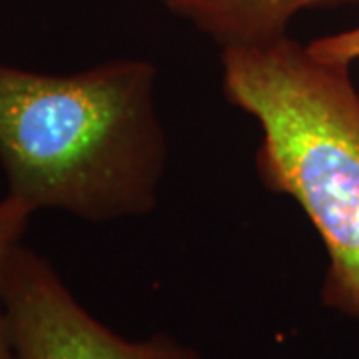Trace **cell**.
<instances>
[{"mask_svg":"<svg viewBox=\"0 0 359 359\" xmlns=\"http://www.w3.org/2000/svg\"><path fill=\"white\" fill-rule=\"evenodd\" d=\"M158 70L122 58L72 74L0 62V168L34 214L86 222L150 214L168 166Z\"/></svg>","mask_w":359,"mask_h":359,"instance_id":"6da1fadb","label":"cell"},{"mask_svg":"<svg viewBox=\"0 0 359 359\" xmlns=\"http://www.w3.org/2000/svg\"><path fill=\"white\" fill-rule=\"evenodd\" d=\"M228 104L256 120V172L292 198L327 254L323 306L359 323V92L349 66L290 36L222 48Z\"/></svg>","mask_w":359,"mask_h":359,"instance_id":"7a4b0ae2","label":"cell"},{"mask_svg":"<svg viewBox=\"0 0 359 359\" xmlns=\"http://www.w3.org/2000/svg\"><path fill=\"white\" fill-rule=\"evenodd\" d=\"M4 318L14 359H200L166 334L128 341L90 316L52 264L20 244L4 278Z\"/></svg>","mask_w":359,"mask_h":359,"instance_id":"3957f363","label":"cell"},{"mask_svg":"<svg viewBox=\"0 0 359 359\" xmlns=\"http://www.w3.org/2000/svg\"><path fill=\"white\" fill-rule=\"evenodd\" d=\"M174 16L196 26L222 48L254 46L287 36L295 14L359 0H160Z\"/></svg>","mask_w":359,"mask_h":359,"instance_id":"277c9868","label":"cell"},{"mask_svg":"<svg viewBox=\"0 0 359 359\" xmlns=\"http://www.w3.org/2000/svg\"><path fill=\"white\" fill-rule=\"evenodd\" d=\"M32 210L16 200L14 196L6 194L0 200V359H14L8 330H6V318H4V278H6V266L13 252L22 244L28 222L32 218Z\"/></svg>","mask_w":359,"mask_h":359,"instance_id":"5b68a950","label":"cell"},{"mask_svg":"<svg viewBox=\"0 0 359 359\" xmlns=\"http://www.w3.org/2000/svg\"><path fill=\"white\" fill-rule=\"evenodd\" d=\"M308 48L320 60L351 66L353 62H359V26L311 40Z\"/></svg>","mask_w":359,"mask_h":359,"instance_id":"8992f818","label":"cell"}]
</instances>
